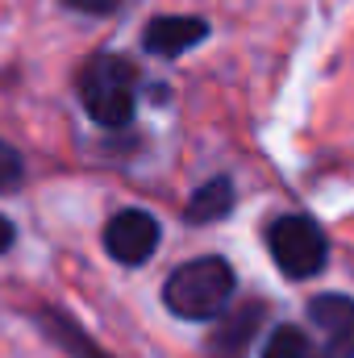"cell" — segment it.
Here are the masks:
<instances>
[{"label":"cell","mask_w":354,"mask_h":358,"mask_svg":"<svg viewBox=\"0 0 354 358\" xmlns=\"http://www.w3.org/2000/svg\"><path fill=\"white\" fill-rule=\"evenodd\" d=\"M234 287H238L234 267L225 259L208 255V259H192V263H183L167 275L163 304L183 321H217L229 308Z\"/></svg>","instance_id":"1"},{"label":"cell","mask_w":354,"mask_h":358,"mask_svg":"<svg viewBox=\"0 0 354 358\" xmlns=\"http://www.w3.org/2000/svg\"><path fill=\"white\" fill-rule=\"evenodd\" d=\"M138 71L129 59L121 55H96L88 59V67L80 71V96L84 108L96 125L104 129H125L134 121V104H138Z\"/></svg>","instance_id":"2"},{"label":"cell","mask_w":354,"mask_h":358,"mask_svg":"<svg viewBox=\"0 0 354 358\" xmlns=\"http://www.w3.org/2000/svg\"><path fill=\"white\" fill-rule=\"evenodd\" d=\"M267 246H271L275 267L288 279H309V275L325 271V259H330V242H325L321 225L300 213L275 217L267 225Z\"/></svg>","instance_id":"3"},{"label":"cell","mask_w":354,"mask_h":358,"mask_svg":"<svg viewBox=\"0 0 354 358\" xmlns=\"http://www.w3.org/2000/svg\"><path fill=\"white\" fill-rule=\"evenodd\" d=\"M104 250L125 263V267H138L146 263L155 250H159V221L142 208H125L117 213L108 225H104Z\"/></svg>","instance_id":"4"},{"label":"cell","mask_w":354,"mask_h":358,"mask_svg":"<svg viewBox=\"0 0 354 358\" xmlns=\"http://www.w3.org/2000/svg\"><path fill=\"white\" fill-rule=\"evenodd\" d=\"M309 321L321 334V358H354V300L325 292L309 304Z\"/></svg>","instance_id":"5"},{"label":"cell","mask_w":354,"mask_h":358,"mask_svg":"<svg viewBox=\"0 0 354 358\" xmlns=\"http://www.w3.org/2000/svg\"><path fill=\"white\" fill-rule=\"evenodd\" d=\"M259 321H263V304L259 300H250V304H242L238 313H221V325L213 329V338H208V358H246V346H250V338L259 334Z\"/></svg>","instance_id":"6"},{"label":"cell","mask_w":354,"mask_h":358,"mask_svg":"<svg viewBox=\"0 0 354 358\" xmlns=\"http://www.w3.org/2000/svg\"><path fill=\"white\" fill-rule=\"evenodd\" d=\"M204 38H208V21H200V17H155L142 34V46L150 55L171 59V55H183L187 46H196Z\"/></svg>","instance_id":"7"},{"label":"cell","mask_w":354,"mask_h":358,"mask_svg":"<svg viewBox=\"0 0 354 358\" xmlns=\"http://www.w3.org/2000/svg\"><path fill=\"white\" fill-rule=\"evenodd\" d=\"M38 325L46 329V338H50L59 350H67L71 358H113V355H104L71 317H63V313H55V308H38Z\"/></svg>","instance_id":"8"},{"label":"cell","mask_w":354,"mask_h":358,"mask_svg":"<svg viewBox=\"0 0 354 358\" xmlns=\"http://www.w3.org/2000/svg\"><path fill=\"white\" fill-rule=\"evenodd\" d=\"M225 213H234V183L225 176L208 179L192 200H187V208H183V217L192 221V225H208V221H221Z\"/></svg>","instance_id":"9"},{"label":"cell","mask_w":354,"mask_h":358,"mask_svg":"<svg viewBox=\"0 0 354 358\" xmlns=\"http://www.w3.org/2000/svg\"><path fill=\"white\" fill-rule=\"evenodd\" d=\"M263 358H321V350L309 342L304 329H296V325H279V329L267 338Z\"/></svg>","instance_id":"10"},{"label":"cell","mask_w":354,"mask_h":358,"mask_svg":"<svg viewBox=\"0 0 354 358\" xmlns=\"http://www.w3.org/2000/svg\"><path fill=\"white\" fill-rule=\"evenodd\" d=\"M21 179H25V163H21V155H17L8 142H0V192L21 187Z\"/></svg>","instance_id":"11"},{"label":"cell","mask_w":354,"mask_h":358,"mask_svg":"<svg viewBox=\"0 0 354 358\" xmlns=\"http://www.w3.org/2000/svg\"><path fill=\"white\" fill-rule=\"evenodd\" d=\"M67 8H80V13H113L121 0H63Z\"/></svg>","instance_id":"12"},{"label":"cell","mask_w":354,"mask_h":358,"mask_svg":"<svg viewBox=\"0 0 354 358\" xmlns=\"http://www.w3.org/2000/svg\"><path fill=\"white\" fill-rule=\"evenodd\" d=\"M8 246H13V225H8V221L0 217V255H4Z\"/></svg>","instance_id":"13"}]
</instances>
